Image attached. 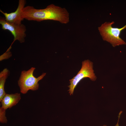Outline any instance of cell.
<instances>
[{
	"mask_svg": "<svg viewBox=\"0 0 126 126\" xmlns=\"http://www.w3.org/2000/svg\"><path fill=\"white\" fill-rule=\"evenodd\" d=\"M22 15L24 19L28 21H41L52 20L63 24L69 21V14L66 10L53 4L42 9H36L29 6L25 7L22 10Z\"/></svg>",
	"mask_w": 126,
	"mask_h": 126,
	"instance_id": "6da1fadb",
	"label": "cell"
},
{
	"mask_svg": "<svg viewBox=\"0 0 126 126\" xmlns=\"http://www.w3.org/2000/svg\"><path fill=\"white\" fill-rule=\"evenodd\" d=\"M114 22H105L98 27L103 40L110 43L114 47L120 45H126V42L120 37V33L126 28V25L120 28L112 26Z\"/></svg>",
	"mask_w": 126,
	"mask_h": 126,
	"instance_id": "7a4b0ae2",
	"label": "cell"
},
{
	"mask_svg": "<svg viewBox=\"0 0 126 126\" xmlns=\"http://www.w3.org/2000/svg\"><path fill=\"white\" fill-rule=\"evenodd\" d=\"M35 69V67H32L28 70L21 71L18 81V84L22 93L25 94L29 90L35 91L38 89V82L43 78L46 73H43L37 77H36L33 74Z\"/></svg>",
	"mask_w": 126,
	"mask_h": 126,
	"instance_id": "3957f363",
	"label": "cell"
},
{
	"mask_svg": "<svg viewBox=\"0 0 126 126\" xmlns=\"http://www.w3.org/2000/svg\"><path fill=\"white\" fill-rule=\"evenodd\" d=\"M81 68L77 75L69 80L70 85L68 86L69 93L73 94L74 89L80 81L83 79L88 77L91 80L94 81L97 77L93 69V63L88 60H85L82 62Z\"/></svg>",
	"mask_w": 126,
	"mask_h": 126,
	"instance_id": "277c9868",
	"label": "cell"
},
{
	"mask_svg": "<svg viewBox=\"0 0 126 126\" xmlns=\"http://www.w3.org/2000/svg\"><path fill=\"white\" fill-rule=\"evenodd\" d=\"M0 24L3 29L9 31L14 36V40L10 46L16 40H18L21 43L24 42L26 28L24 24H17L10 23L6 21L5 17L1 16Z\"/></svg>",
	"mask_w": 126,
	"mask_h": 126,
	"instance_id": "5b68a950",
	"label": "cell"
},
{
	"mask_svg": "<svg viewBox=\"0 0 126 126\" xmlns=\"http://www.w3.org/2000/svg\"><path fill=\"white\" fill-rule=\"evenodd\" d=\"M26 3L25 0H19L18 7L14 12L7 13L4 12L1 9L0 11L4 16L7 21L11 23L20 24H21V21L24 19L22 15V11Z\"/></svg>",
	"mask_w": 126,
	"mask_h": 126,
	"instance_id": "8992f818",
	"label": "cell"
},
{
	"mask_svg": "<svg viewBox=\"0 0 126 126\" xmlns=\"http://www.w3.org/2000/svg\"><path fill=\"white\" fill-rule=\"evenodd\" d=\"M21 98L20 93L6 94L0 102L2 106L0 107V112H5L6 109L16 105Z\"/></svg>",
	"mask_w": 126,
	"mask_h": 126,
	"instance_id": "52a82bcc",
	"label": "cell"
},
{
	"mask_svg": "<svg viewBox=\"0 0 126 126\" xmlns=\"http://www.w3.org/2000/svg\"><path fill=\"white\" fill-rule=\"evenodd\" d=\"M9 74V70L5 68L0 73V101L6 94L4 91V86L6 80Z\"/></svg>",
	"mask_w": 126,
	"mask_h": 126,
	"instance_id": "ba28073f",
	"label": "cell"
},
{
	"mask_svg": "<svg viewBox=\"0 0 126 126\" xmlns=\"http://www.w3.org/2000/svg\"><path fill=\"white\" fill-rule=\"evenodd\" d=\"M11 48V46H10L5 52L0 56V61L8 59L11 56L12 54L10 51Z\"/></svg>",
	"mask_w": 126,
	"mask_h": 126,
	"instance_id": "9c48e42d",
	"label": "cell"
},
{
	"mask_svg": "<svg viewBox=\"0 0 126 126\" xmlns=\"http://www.w3.org/2000/svg\"><path fill=\"white\" fill-rule=\"evenodd\" d=\"M122 112V111H121L119 113V118H118V122H117V123L116 124V125L115 126H119V123H118V122H119V118H120V115L121 114Z\"/></svg>",
	"mask_w": 126,
	"mask_h": 126,
	"instance_id": "30bf717a",
	"label": "cell"
},
{
	"mask_svg": "<svg viewBox=\"0 0 126 126\" xmlns=\"http://www.w3.org/2000/svg\"><path fill=\"white\" fill-rule=\"evenodd\" d=\"M103 126H107L106 125H104Z\"/></svg>",
	"mask_w": 126,
	"mask_h": 126,
	"instance_id": "8fae6325",
	"label": "cell"
}]
</instances>
